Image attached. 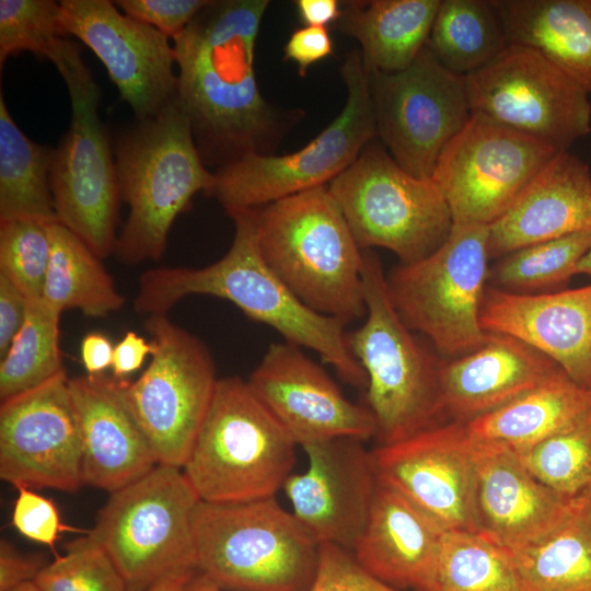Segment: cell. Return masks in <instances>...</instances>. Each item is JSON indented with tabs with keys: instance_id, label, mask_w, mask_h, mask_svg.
<instances>
[{
	"instance_id": "ac0fdd59",
	"label": "cell",
	"mask_w": 591,
	"mask_h": 591,
	"mask_svg": "<svg viewBox=\"0 0 591 591\" xmlns=\"http://www.w3.org/2000/svg\"><path fill=\"white\" fill-rule=\"evenodd\" d=\"M66 34L88 46L105 67L136 119L157 115L177 92L170 37L118 11L108 0H61Z\"/></svg>"
},
{
	"instance_id": "8992f818",
	"label": "cell",
	"mask_w": 591,
	"mask_h": 591,
	"mask_svg": "<svg viewBox=\"0 0 591 591\" xmlns=\"http://www.w3.org/2000/svg\"><path fill=\"white\" fill-rule=\"evenodd\" d=\"M197 570L227 591H308L320 543L275 497L200 502Z\"/></svg>"
},
{
	"instance_id": "bcb514c9",
	"label": "cell",
	"mask_w": 591,
	"mask_h": 591,
	"mask_svg": "<svg viewBox=\"0 0 591 591\" xmlns=\"http://www.w3.org/2000/svg\"><path fill=\"white\" fill-rule=\"evenodd\" d=\"M27 301L21 291L3 275H0V358L24 324Z\"/></svg>"
},
{
	"instance_id": "b9f144b4",
	"label": "cell",
	"mask_w": 591,
	"mask_h": 591,
	"mask_svg": "<svg viewBox=\"0 0 591 591\" xmlns=\"http://www.w3.org/2000/svg\"><path fill=\"white\" fill-rule=\"evenodd\" d=\"M308 591L398 590L364 570L351 552L331 543H321L316 572Z\"/></svg>"
},
{
	"instance_id": "74e56055",
	"label": "cell",
	"mask_w": 591,
	"mask_h": 591,
	"mask_svg": "<svg viewBox=\"0 0 591 591\" xmlns=\"http://www.w3.org/2000/svg\"><path fill=\"white\" fill-rule=\"evenodd\" d=\"M525 467L560 497L591 490V408L531 449L517 453Z\"/></svg>"
},
{
	"instance_id": "7dc6e473",
	"label": "cell",
	"mask_w": 591,
	"mask_h": 591,
	"mask_svg": "<svg viewBox=\"0 0 591 591\" xmlns=\"http://www.w3.org/2000/svg\"><path fill=\"white\" fill-rule=\"evenodd\" d=\"M46 565L37 556L19 553L8 541L0 543V591L35 581Z\"/></svg>"
},
{
	"instance_id": "816d5d0a",
	"label": "cell",
	"mask_w": 591,
	"mask_h": 591,
	"mask_svg": "<svg viewBox=\"0 0 591 591\" xmlns=\"http://www.w3.org/2000/svg\"><path fill=\"white\" fill-rule=\"evenodd\" d=\"M197 571L196 568L178 569L144 588L128 589V591H185L187 584Z\"/></svg>"
},
{
	"instance_id": "5b68a950",
	"label": "cell",
	"mask_w": 591,
	"mask_h": 591,
	"mask_svg": "<svg viewBox=\"0 0 591 591\" xmlns=\"http://www.w3.org/2000/svg\"><path fill=\"white\" fill-rule=\"evenodd\" d=\"M296 447L247 381L218 379L182 471L202 502L275 497L291 475Z\"/></svg>"
},
{
	"instance_id": "f5cc1de1",
	"label": "cell",
	"mask_w": 591,
	"mask_h": 591,
	"mask_svg": "<svg viewBox=\"0 0 591 591\" xmlns=\"http://www.w3.org/2000/svg\"><path fill=\"white\" fill-rule=\"evenodd\" d=\"M185 591H227L210 579L201 575L199 571L193 577V579L187 584Z\"/></svg>"
},
{
	"instance_id": "11a10c76",
	"label": "cell",
	"mask_w": 591,
	"mask_h": 591,
	"mask_svg": "<svg viewBox=\"0 0 591 591\" xmlns=\"http://www.w3.org/2000/svg\"><path fill=\"white\" fill-rule=\"evenodd\" d=\"M9 591H42V590L37 587V584L34 581H32V582L23 583V584L16 587V588H13V589H11Z\"/></svg>"
},
{
	"instance_id": "8fae6325",
	"label": "cell",
	"mask_w": 591,
	"mask_h": 591,
	"mask_svg": "<svg viewBox=\"0 0 591 591\" xmlns=\"http://www.w3.org/2000/svg\"><path fill=\"white\" fill-rule=\"evenodd\" d=\"M328 189L361 250L383 247L401 264L436 251L453 225L432 178L406 172L383 144L371 141Z\"/></svg>"
},
{
	"instance_id": "603a6c76",
	"label": "cell",
	"mask_w": 591,
	"mask_h": 591,
	"mask_svg": "<svg viewBox=\"0 0 591 591\" xmlns=\"http://www.w3.org/2000/svg\"><path fill=\"white\" fill-rule=\"evenodd\" d=\"M474 443L478 532L514 551L543 538L571 515L578 498L565 499L543 485L515 452Z\"/></svg>"
},
{
	"instance_id": "ee69618b",
	"label": "cell",
	"mask_w": 591,
	"mask_h": 591,
	"mask_svg": "<svg viewBox=\"0 0 591 591\" xmlns=\"http://www.w3.org/2000/svg\"><path fill=\"white\" fill-rule=\"evenodd\" d=\"M208 0H117L126 15L146 23L167 37L179 34L209 3Z\"/></svg>"
},
{
	"instance_id": "60d3db41",
	"label": "cell",
	"mask_w": 591,
	"mask_h": 591,
	"mask_svg": "<svg viewBox=\"0 0 591 591\" xmlns=\"http://www.w3.org/2000/svg\"><path fill=\"white\" fill-rule=\"evenodd\" d=\"M34 582L42 591H128L115 563L88 533L46 565Z\"/></svg>"
},
{
	"instance_id": "ab89813d",
	"label": "cell",
	"mask_w": 591,
	"mask_h": 591,
	"mask_svg": "<svg viewBox=\"0 0 591 591\" xmlns=\"http://www.w3.org/2000/svg\"><path fill=\"white\" fill-rule=\"evenodd\" d=\"M49 224L32 219L0 222V275L28 303L42 301L51 253Z\"/></svg>"
},
{
	"instance_id": "d6986e66",
	"label": "cell",
	"mask_w": 591,
	"mask_h": 591,
	"mask_svg": "<svg viewBox=\"0 0 591 591\" xmlns=\"http://www.w3.org/2000/svg\"><path fill=\"white\" fill-rule=\"evenodd\" d=\"M378 478L445 531L478 532L475 443L466 422L436 424L372 451Z\"/></svg>"
},
{
	"instance_id": "9c48e42d",
	"label": "cell",
	"mask_w": 591,
	"mask_h": 591,
	"mask_svg": "<svg viewBox=\"0 0 591 591\" xmlns=\"http://www.w3.org/2000/svg\"><path fill=\"white\" fill-rule=\"evenodd\" d=\"M200 502L182 468L158 464L112 493L88 534L115 563L128 589H141L175 570L196 568Z\"/></svg>"
},
{
	"instance_id": "7bdbcfd3",
	"label": "cell",
	"mask_w": 591,
	"mask_h": 591,
	"mask_svg": "<svg viewBox=\"0 0 591 591\" xmlns=\"http://www.w3.org/2000/svg\"><path fill=\"white\" fill-rule=\"evenodd\" d=\"M12 510V525L26 538L54 547L63 531H76L62 523L58 508L31 488L19 487Z\"/></svg>"
},
{
	"instance_id": "681fc988",
	"label": "cell",
	"mask_w": 591,
	"mask_h": 591,
	"mask_svg": "<svg viewBox=\"0 0 591 591\" xmlns=\"http://www.w3.org/2000/svg\"><path fill=\"white\" fill-rule=\"evenodd\" d=\"M114 346L109 338L102 333L86 334L81 341L80 356L86 374H102L112 367Z\"/></svg>"
},
{
	"instance_id": "3957f363",
	"label": "cell",
	"mask_w": 591,
	"mask_h": 591,
	"mask_svg": "<svg viewBox=\"0 0 591 591\" xmlns=\"http://www.w3.org/2000/svg\"><path fill=\"white\" fill-rule=\"evenodd\" d=\"M248 212L263 259L306 306L344 325L367 313L364 252L327 185Z\"/></svg>"
},
{
	"instance_id": "cb8c5ba5",
	"label": "cell",
	"mask_w": 591,
	"mask_h": 591,
	"mask_svg": "<svg viewBox=\"0 0 591 591\" xmlns=\"http://www.w3.org/2000/svg\"><path fill=\"white\" fill-rule=\"evenodd\" d=\"M490 257L535 243L591 232V170L557 152L512 205L488 225Z\"/></svg>"
},
{
	"instance_id": "836d02e7",
	"label": "cell",
	"mask_w": 591,
	"mask_h": 591,
	"mask_svg": "<svg viewBox=\"0 0 591 591\" xmlns=\"http://www.w3.org/2000/svg\"><path fill=\"white\" fill-rule=\"evenodd\" d=\"M508 45L495 0H440L427 47L451 72L466 77Z\"/></svg>"
},
{
	"instance_id": "30bf717a",
	"label": "cell",
	"mask_w": 591,
	"mask_h": 591,
	"mask_svg": "<svg viewBox=\"0 0 591 591\" xmlns=\"http://www.w3.org/2000/svg\"><path fill=\"white\" fill-rule=\"evenodd\" d=\"M488 225L453 223L445 241L386 276L390 298L410 331L426 336L448 357L480 347L488 333L480 308L489 278Z\"/></svg>"
},
{
	"instance_id": "4fadbf2b",
	"label": "cell",
	"mask_w": 591,
	"mask_h": 591,
	"mask_svg": "<svg viewBox=\"0 0 591 591\" xmlns=\"http://www.w3.org/2000/svg\"><path fill=\"white\" fill-rule=\"evenodd\" d=\"M144 328L155 346L141 375L117 379L120 395L158 464L182 468L218 379L206 345L166 315H149Z\"/></svg>"
},
{
	"instance_id": "f1b7e54d",
	"label": "cell",
	"mask_w": 591,
	"mask_h": 591,
	"mask_svg": "<svg viewBox=\"0 0 591 591\" xmlns=\"http://www.w3.org/2000/svg\"><path fill=\"white\" fill-rule=\"evenodd\" d=\"M591 408V389L560 368L501 407L466 422L471 438L483 444L524 452L561 430Z\"/></svg>"
},
{
	"instance_id": "6da1fadb",
	"label": "cell",
	"mask_w": 591,
	"mask_h": 591,
	"mask_svg": "<svg viewBox=\"0 0 591 591\" xmlns=\"http://www.w3.org/2000/svg\"><path fill=\"white\" fill-rule=\"evenodd\" d=\"M267 0L210 1L172 38L178 67L176 102L187 114L206 163L223 166L267 153L285 127L257 84L254 55Z\"/></svg>"
},
{
	"instance_id": "4316f807",
	"label": "cell",
	"mask_w": 591,
	"mask_h": 591,
	"mask_svg": "<svg viewBox=\"0 0 591 591\" xmlns=\"http://www.w3.org/2000/svg\"><path fill=\"white\" fill-rule=\"evenodd\" d=\"M557 368L549 358L521 340L488 333L477 349L440 362L441 412L467 422L535 387Z\"/></svg>"
},
{
	"instance_id": "f546056e",
	"label": "cell",
	"mask_w": 591,
	"mask_h": 591,
	"mask_svg": "<svg viewBox=\"0 0 591 591\" xmlns=\"http://www.w3.org/2000/svg\"><path fill=\"white\" fill-rule=\"evenodd\" d=\"M440 0L348 2L337 27L355 37L368 71L397 72L427 46Z\"/></svg>"
},
{
	"instance_id": "52a82bcc",
	"label": "cell",
	"mask_w": 591,
	"mask_h": 591,
	"mask_svg": "<svg viewBox=\"0 0 591 591\" xmlns=\"http://www.w3.org/2000/svg\"><path fill=\"white\" fill-rule=\"evenodd\" d=\"M362 281L366 321L347 339L367 375L369 408L383 444L439 424L440 361L401 318L382 266L369 251L364 252Z\"/></svg>"
},
{
	"instance_id": "f6af8a7d",
	"label": "cell",
	"mask_w": 591,
	"mask_h": 591,
	"mask_svg": "<svg viewBox=\"0 0 591 591\" xmlns=\"http://www.w3.org/2000/svg\"><path fill=\"white\" fill-rule=\"evenodd\" d=\"M283 53L304 77L310 66L332 55L333 42L326 27L303 26L291 34Z\"/></svg>"
},
{
	"instance_id": "c3c4849f",
	"label": "cell",
	"mask_w": 591,
	"mask_h": 591,
	"mask_svg": "<svg viewBox=\"0 0 591 591\" xmlns=\"http://www.w3.org/2000/svg\"><path fill=\"white\" fill-rule=\"evenodd\" d=\"M154 351L155 346L151 340L148 341L136 332H127L118 344L114 346L111 367L114 378L123 379L139 370L146 358L149 355L152 356Z\"/></svg>"
},
{
	"instance_id": "2e32d148",
	"label": "cell",
	"mask_w": 591,
	"mask_h": 591,
	"mask_svg": "<svg viewBox=\"0 0 591 591\" xmlns=\"http://www.w3.org/2000/svg\"><path fill=\"white\" fill-rule=\"evenodd\" d=\"M557 152L542 140L472 113L431 178L453 223L490 225Z\"/></svg>"
},
{
	"instance_id": "4dcf8cb0",
	"label": "cell",
	"mask_w": 591,
	"mask_h": 591,
	"mask_svg": "<svg viewBox=\"0 0 591 591\" xmlns=\"http://www.w3.org/2000/svg\"><path fill=\"white\" fill-rule=\"evenodd\" d=\"M51 253L42 301L55 312L77 309L90 317H104L125 304L100 258L60 222L49 224Z\"/></svg>"
},
{
	"instance_id": "44dd1931",
	"label": "cell",
	"mask_w": 591,
	"mask_h": 591,
	"mask_svg": "<svg viewBox=\"0 0 591 591\" xmlns=\"http://www.w3.org/2000/svg\"><path fill=\"white\" fill-rule=\"evenodd\" d=\"M361 440L336 438L302 447L309 465L282 488L293 514L321 543L352 553L367 524L378 475Z\"/></svg>"
},
{
	"instance_id": "484cf974",
	"label": "cell",
	"mask_w": 591,
	"mask_h": 591,
	"mask_svg": "<svg viewBox=\"0 0 591 591\" xmlns=\"http://www.w3.org/2000/svg\"><path fill=\"white\" fill-rule=\"evenodd\" d=\"M444 533L428 513L378 478L352 554L364 570L394 589L428 591Z\"/></svg>"
},
{
	"instance_id": "d590c367",
	"label": "cell",
	"mask_w": 591,
	"mask_h": 591,
	"mask_svg": "<svg viewBox=\"0 0 591 591\" xmlns=\"http://www.w3.org/2000/svg\"><path fill=\"white\" fill-rule=\"evenodd\" d=\"M59 320L60 314L43 301L27 302L24 324L1 358V402L38 387L65 370Z\"/></svg>"
},
{
	"instance_id": "9a60e30c",
	"label": "cell",
	"mask_w": 591,
	"mask_h": 591,
	"mask_svg": "<svg viewBox=\"0 0 591 591\" xmlns=\"http://www.w3.org/2000/svg\"><path fill=\"white\" fill-rule=\"evenodd\" d=\"M472 113L568 151L591 131L589 93L538 51L509 44L465 77Z\"/></svg>"
},
{
	"instance_id": "ba28073f",
	"label": "cell",
	"mask_w": 591,
	"mask_h": 591,
	"mask_svg": "<svg viewBox=\"0 0 591 591\" xmlns=\"http://www.w3.org/2000/svg\"><path fill=\"white\" fill-rule=\"evenodd\" d=\"M345 105L312 141L283 155L252 152L215 173L209 196L230 216L329 184L376 136L369 73L360 50L345 59Z\"/></svg>"
},
{
	"instance_id": "f907efd6",
	"label": "cell",
	"mask_w": 591,
	"mask_h": 591,
	"mask_svg": "<svg viewBox=\"0 0 591 591\" xmlns=\"http://www.w3.org/2000/svg\"><path fill=\"white\" fill-rule=\"evenodd\" d=\"M299 16L305 26L326 27L340 18L341 8L337 0H298Z\"/></svg>"
},
{
	"instance_id": "5bb4252c",
	"label": "cell",
	"mask_w": 591,
	"mask_h": 591,
	"mask_svg": "<svg viewBox=\"0 0 591 591\" xmlns=\"http://www.w3.org/2000/svg\"><path fill=\"white\" fill-rule=\"evenodd\" d=\"M368 73L376 136L406 172L431 178L472 116L465 77L444 68L427 46L404 70Z\"/></svg>"
},
{
	"instance_id": "7a4b0ae2",
	"label": "cell",
	"mask_w": 591,
	"mask_h": 591,
	"mask_svg": "<svg viewBox=\"0 0 591 591\" xmlns=\"http://www.w3.org/2000/svg\"><path fill=\"white\" fill-rule=\"evenodd\" d=\"M235 231L219 260L205 267L162 266L139 278L134 310L166 313L188 296L228 300L250 318L269 325L286 341L314 350L352 386L367 385V375L351 352L345 326L306 306L263 259L248 210L230 215Z\"/></svg>"
},
{
	"instance_id": "7c38bea8",
	"label": "cell",
	"mask_w": 591,
	"mask_h": 591,
	"mask_svg": "<svg viewBox=\"0 0 591 591\" xmlns=\"http://www.w3.org/2000/svg\"><path fill=\"white\" fill-rule=\"evenodd\" d=\"M57 70L69 92L71 124L53 150L56 215L104 259L115 250L121 198L111 142L97 114L101 91L81 54L65 59Z\"/></svg>"
},
{
	"instance_id": "277c9868",
	"label": "cell",
	"mask_w": 591,
	"mask_h": 591,
	"mask_svg": "<svg viewBox=\"0 0 591 591\" xmlns=\"http://www.w3.org/2000/svg\"><path fill=\"white\" fill-rule=\"evenodd\" d=\"M115 154L120 198L129 212L114 253L128 265L157 262L176 217L197 193L209 194L215 173L206 169L192 123L176 99L124 130Z\"/></svg>"
},
{
	"instance_id": "7402d4cb",
	"label": "cell",
	"mask_w": 591,
	"mask_h": 591,
	"mask_svg": "<svg viewBox=\"0 0 591 591\" xmlns=\"http://www.w3.org/2000/svg\"><path fill=\"white\" fill-rule=\"evenodd\" d=\"M480 324L487 333L508 335L534 348L591 389V283L542 293L486 288Z\"/></svg>"
},
{
	"instance_id": "e575fe53",
	"label": "cell",
	"mask_w": 591,
	"mask_h": 591,
	"mask_svg": "<svg viewBox=\"0 0 591 591\" xmlns=\"http://www.w3.org/2000/svg\"><path fill=\"white\" fill-rule=\"evenodd\" d=\"M428 591H522L508 549L480 532L445 531Z\"/></svg>"
},
{
	"instance_id": "e0dca14e",
	"label": "cell",
	"mask_w": 591,
	"mask_h": 591,
	"mask_svg": "<svg viewBox=\"0 0 591 591\" xmlns=\"http://www.w3.org/2000/svg\"><path fill=\"white\" fill-rule=\"evenodd\" d=\"M0 477L15 489L71 493L83 485L80 427L66 370L1 402Z\"/></svg>"
},
{
	"instance_id": "1f68e13d",
	"label": "cell",
	"mask_w": 591,
	"mask_h": 591,
	"mask_svg": "<svg viewBox=\"0 0 591 591\" xmlns=\"http://www.w3.org/2000/svg\"><path fill=\"white\" fill-rule=\"evenodd\" d=\"M53 150L31 140L0 93V222H58L50 184Z\"/></svg>"
},
{
	"instance_id": "83f0119b",
	"label": "cell",
	"mask_w": 591,
	"mask_h": 591,
	"mask_svg": "<svg viewBox=\"0 0 591 591\" xmlns=\"http://www.w3.org/2000/svg\"><path fill=\"white\" fill-rule=\"evenodd\" d=\"M509 44L538 51L591 93V0H495Z\"/></svg>"
},
{
	"instance_id": "9f6ffc18",
	"label": "cell",
	"mask_w": 591,
	"mask_h": 591,
	"mask_svg": "<svg viewBox=\"0 0 591 591\" xmlns=\"http://www.w3.org/2000/svg\"><path fill=\"white\" fill-rule=\"evenodd\" d=\"M587 509L589 511V514L591 517V490H589L587 494L583 495Z\"/></svg>"
},
{
	"instance_id": "db71d44e",
	"label": "cell",
	"mask_w": 591,
	"mask_h": 591,
	"mask_svg": "<svg viewBox=\"0 0 591 591\" xmlns=\"http://www.w3.org/2000/svg\"><path fill=\"white\" fill-rule=\"evenodd\" d=\"M577 275H586L591 279V247L580 259L577 266Z\"/></svg>"
},
{
	"instance_id": "d6a6232c",
	"label": "cell",
	"mask_w": 591,
	"mask_h": 591,
	"mask_svg": "<svg viewBox=\"0 0 591 591\" xmlns=\"http://www.w3.org/2000/svg\"><path fill=\"white\" fill-rule=\"evenodd\" d=\"M509 552L522 591H591V517L583 496L558 528Z\"/></svg>"
},
{
	"instance_id": "ffe728a7",
	"label": "cell",
	"mask_w": 591,
	"mask_h": 591,
	"mask_svg": "<svg viewBox=\"0 0 591 591\" xmlns=\"http://www.w3.org/2000/svg\"><path fill=\"white\" fill-rule=\"evenodd\" d=\"M247 383L301 447L376 436L370 408L345 397L328 374L294 344H271Z\"/></svg>"
},
{
	"instance_id": "d4e9b609",
	"label": "cell",
	"mask_w": 591,
	"mask_h": 591,
	"mask_svg": "<svg viewBox=\"0 0 591 591\" xmlns=\"http://www.w3.org/2000/svg\"><path fill=\"white\" fill-rule=\"evenodd\" d=\"M69 386L80 427L83 485L112 494L158 465L116 378L86 374L69 379Z\"/></svg>"
},
{
	"instance_id": "8d00e7d4",
	"label": "cell",
	"mask_w": 591,
	"mask_h": 591,
	"mask_svg": "<svg viewBox=\"0 0 591 591\" xmlns=\"http://www.w3.org/2000/svg\"><path fill=\"white\" fill-rule=\"evenodd\" d=\"M591 247V232H582L524 246L501 256L489 270L495 288L532 293L567 282Z\"/></svg>"
},
{
	"instance_id": "f35d334b",
	"label": "cell",
	"mask_w": 591,
	"mask_h": 591,
	"mask_svg": "<svg viewBox=\"0 0 591 591\" xmlns=\"http://www.w3.org/2000/svg\"><path fill=\"white\" fill-rule=\"evenodd\" d=\"M59 2L0 0V67L10 56L30 51L53 61L68 39Z\"/></svg>"
}]
</instances>
